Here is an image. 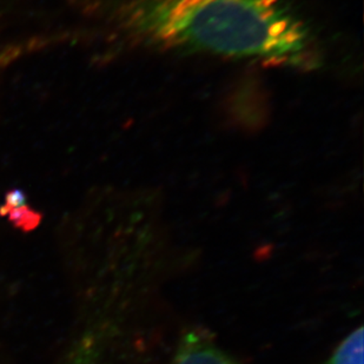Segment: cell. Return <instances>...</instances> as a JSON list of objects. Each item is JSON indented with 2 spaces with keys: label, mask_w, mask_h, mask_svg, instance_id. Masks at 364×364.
<instances>
[{
  "label": "cell",
  "mask_w": 364,
  "mask_h": 364,
  "mask_svg": "<svg viewBox=\"0 0 364 364\" xmlns=\"http://www.w3.org/2000/svg\"><path fill=\"white\" fill-rule=\"evenodd\" d=\"M71 36L68 33L59 35L39 36L24 41H16L14 44L0 48V73L9 69L16 63L21 62L28 55H33L44 48H51L53 45L60 44L63 41L70 38Z\"/></svg>",
  "instance_id": "obj_3"
},
{
  "label": "cell",
  "mask_w": 364,
  "mask_h": 364,
  "mask_svg": "<svg viewBox=\"0 0 364 364\" xmlns=\"http://www.w3.org/2000/svg\"><path fill=\"white\" fill-rule=\"evenodd\" d=\"M124 46L311 70L315 37L284 0H102L90 6Z\"/></svg>",
  "instance_id": "obj_1"
},
{
  "label": "cell",
  "mask_w": 364,
  "mask_h": 364,
  "mask_svg": "<svg viewBox=\"0 0 364 364\" xmlns=\"http://www.w3.org/2000/svg\"><path fill=\"white\" fill-rule=\"evenodd\" d=\"M322 364H363V328L351 331Z\"/></svg>",
  "instance_id": "obj_4"
},
{
  "label": "cell",
  "mask_w": 364,
  "mask_h": 364,
  "mask_svg": "<svg viewBox=\"0 0 364 364\" xmlns=\"http://www.w3.org/2000/svg\"><path fill=\"white\" fill-rule=\"evenodd\" d=\"M98 344L92 336L82 338L73 349L65 364H96Z\"/></svg>",
  "instance_id": "obj_5"
},
{
  "label": "cell",
  "mask_w": 364,
  "mask_h": 364,
  "mask_svg": "<svg viewBox=\"0 0 364 364\" xmlns=\"http://www.w3.org/2000/svg\"><path fill=\"white\" fill-rule=\"evenodd\" d=\"M172 364H238L198 331H188L179 341Z\"/></svg>",
  "instance_id": "obj_2"
}]
</instances>
